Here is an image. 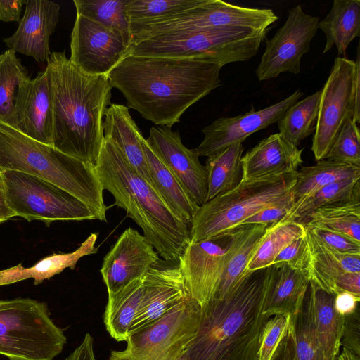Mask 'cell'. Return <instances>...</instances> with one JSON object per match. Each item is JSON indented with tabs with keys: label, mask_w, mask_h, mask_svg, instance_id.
Returning <instances> with one entry per match:
<instances>
[{
	"label": "cell",
	"mask_w": 360,
	"mask_h": 360,
	"mask_svg": "<svg viewBox=\"0 0 360 360\" xmlns=\"http://www.w3.org/2000/svg\"><path fill=\"white\" fill-rule=\"evenodd\" d=\"M13 170L46 180L85 203L106 221L108 208L95 166L36 141L0 120V172Z\"/></svg>",
	"instance_id": "obj_5"
},
{
	"label": "cell",
	"mask_w": 360,
	"mask_h": 360,
	"mask_svg": "<svg viewBox=\"0 0 360 360\" xmlns=\"http://www.w3.org/2000/svg\"><path fill=\"white\" fill-rule=\"evenodd\" d=\"M267 225L246 224L239 243L227 262L213 298L224 297L245 274L246 267L264 235Z\"/></svg>",
	"instance_id": "obj_38"
},
{
	"label": "cell",
	"mask_w": 360,
	"mask_h": 360,
	"mask_svg": "<svg viewBox=\"0 0 360 360\" xmlns=\"http://www.w3.org/2000/svg\"><path fill=\"white\" fill-rule=\"evenodd\" d=\"M127 48L119 32L77 15L69 59L84 72L108 75L125 56Z\"/></svg>",
	"instance_id": "obj_15"
},
{
	"label": "cell",
	"mask_w": 360,
	"mask_h": 360,
	"mask_svg": "<svg viewBox=\"0 0 360 360\" xmlns=\"http://www.w3.org/2000/svg\"><path fill=\"white\" fill-rule=\"evenodd\" d=\"M95 167L103 190L142 229L159 256L178 261L190 242L189 226L175 217L153 187L105 138Z\"/></svg>",
	"instance_id": "obj_4"
},
{
	"label": "cell",
	"mask_w": 360,
	"mask_h": 360,
	"mask_svg": "<svg viewBox=\"0 0 360 360\" xmlns=\"http://www.w3.org/2000/svg\"><path fill=\"white\" fill-rule=\"evenodd\" d=\"M305 233V226L294 221L281 220L268 226L246 267L245 274L271 265L283 248Z\"/></svg>",
	"instance_id": "obj_35"
},
{
	"label": "cell",
	"mask_w": 360,
	"mask_h": 360,
	"mask_svg": "<svg viewBox=\"0 0 360 360\" xmlns=\"http://www.w3.org/2000/svg\"><path fill=\"white\" fill-rule=\"evenodd\" d=\"M360 190L359 178L346 179L326 185L309 195L295 201L281 221H294L303 224L315 210L332 203L351 198Z\"/></svg>",
	"instance_id": "obj_37"
},
{
	"label": "cell",
	"mask_w": 360,
	"mask_h": 360,
	"mask_svg": "<svg viewBox=\"0 0 360 360\" xmlns=\"http://www.w3.org/2000/svg\"><path fill=\"white\" fill-rule=\"evenodd\" d=\"M304 225L328 249L340 254L360 255V243L350 237L321 226Z\"/></svg>",
	"instance_id": "obj_44"
},
{
	"label": "cell",
	"mask_w": 360,
	"mask_h": 360,
	"mask_svg": "<svg viewBox=\"0 0 360 360\" xmlns=\"http://www.w3.org/2000/svg\"><path fill=\"white\" fill-rule=\"evenodd\" d=\"M185 353H186V352L177 360H186V354Z\"/></svg>",
	"instance_id": "obj_57"
},
{
	"label": "cell",
	"mask_w": 360,
	"mask_h": 360,
	"mask_svg": "<svg viewBox=\"0 0 360 360\" xmlns=\"http://www.w3.org/2000/svg\"><path fill=\"white\" fill-rule=\"evenodd\" d=\"M15 217L14 212L9 208L4 193H0V223Z\"/></svg>",
	"instance_id": "obj_54"
},
{
	"label": "cell",
	"mask_w": 360,
	"mask_h": 360,
	"mask_svg": "<svg viewBox=\"0 0 360 360\" xmlns=\"http://www.w3.org/2000/svg\"><path fill=\"white\" fill-rule=\"evenodd\" d=\"M335 360H360L359 355H357L349 349L342 347Z\"/></svg>",
	"instance_id": "obj_55"
},
{
	"label": "cell",
	"mask_w": 360,
	"mask_h": 360,
	"mask_svg": "<svg viewBox=\"0 0 360 360\" xmlns=\"http://www.w3.org/2000/svg\"><path fill=\"white\" fill-rule=\"evenodd\" d=\"M316 335L321 360H335L341 347L344 316L335 309V295L328 292L309 281Z\"/></svg>",
	"instance_id": "obj_27"
},
{
	"label": "cell",
	"mask_w": 360,
	"mask_h": 360,
	"mask_svg": "<svg viewBox=\"0 0 360 360\" xmlns=\"http://www.w3.org/2000/svg\"><path fill=\"white\" fill-rule=\"evenodd\" d=\"M359 307L352 313L344 316V326L341 339V346L349 349L357 355L360 354Z\"/></svg>",
	"instance_id": "obj_47"
},
{
	"label": "cell",
	"mask_w": 360,
	"mask_h": 360,
	"mask_svg": "<svg viewBox=\"0 0 360 360\" xmlns=\"http://www.w3.org/2000/svg\"><path fill=\"white\" fill-rule=\"evenodd\" d=\"M25 0H0V21H20L22 5Z\"/></svg>",
	"instance_id": "obj_51"
},
{
	"label": "cell",
	"mask_w": 360,
	"mask_h": 360,
	"mask_svg": "<svg viewBox=\"0 0 360 360\" xmlns=\"http://www.w3.org/2000/svg\"><path fill=\"white\" fill-rule=\"evenodd\" d=\"M290 317L283 315L271 316L263 328L258 349V360H271L278 343L285 334Z\"/></svg>",
	"instance_id": "obj_43"
},
{
	"label": "cell",
	"mask_w": 360,
	"mask_h": 360,
	"mask_svg": "<svg viewBox=\"0 0 360 360\" xmlns=\"http://www.w3.org/2000/svg\"><path fill=\"white\" fill-rule=\"evenodd\" d=\"M355 60L336 57L321 90L311 151L315 160L325 159L345 120L352 119L354 107Z\"/></svg>",
	"instance_id": "obj_11"
},
{
	"label": "cell",
	"mask_w": 360,
	"mask_h": 360,
	"mask_svg": "<svg viewBox=\"0 0 360 360\" xmlns=\"http://www.w3.org/2000/svg\"><path fill=\"white\" fill-rule=\"evenodd\" d=\"M302 150L279 133L271 134L242 157L241 180L295 172L303 162Z\"/></svg>",
	"instance_id": "obj_22"
},
{
	"label": "cell",
	"mask_w": 360,
	"mask_h": 360,
	"mask_svg": "<svg viewBox=\"0 0 360 360\" xmlns=\"http://www.w3.org/2000/svg\"><path fill=\"white\" fill-rule=\"evenodd\" d=\"M158 261V253L143 235L132 228L124 230L104 257L100 270L108 295L142 279Z\"/></svg>",
	"instance_id": "obj_17"
},
{
	"label": "cell",
	"mask_w": 360,
	"mask_h": 360,
	"mask_svg": "<svg viewBox=\"0 0 360 360\" xmlns=\"http://www.w3.org/2000/svg\"><path fill=\"white\" fill-rule=\"evenodd\" d=\"M306 227V226H305ZM307 229L309 281L323 290L337 295L335 282L345 272H360V255L340 254L328 249Z\"/></svg>",
	"instance_id": "obj_26"
},
{
	"label": "cell",
	"mask_w": 360,
	"mask_h": 360,
	"mask_svg": "<svg viewBox=\"0 0 360 360\" xmlns=\"http://www.w3.org/2000/svg\"><path fill=\"white\" fill-rule=\"evenodd\" d=\"M318 28L326 39L323 53L335 46L338 55L345 56L349 44L360 34V1L335 0Z\"/></svg>",
	"instance_id": "obj_29"
},
{
	"label": "cell",
	"mask_w": 360,
	"mask_h": 360,
	"mask_svg": "<svg viewBox=\"0 0 360 360\" xmlns=\"http://www.w3.org/2000/svg\"><path fill=\"white\" fill-rule=\"evenodd\" d=\"M221 68L198 58L126 56L108 77L129 109L171 128L189 107L221 85Z\"/></svg>",
	"instance_id": "obj_1"
},
{
	"label": "cell",
	"mask_w": 360,
	"mask_h": 360,
	"mask_svg": "<svg viewBox=\"0 0 360 360\" xmlns=\"http://www.w3.org/2000/svg\"><path fill=\"white\" fill-rule=\"evenodd\" d=\"M325 159L360 167V134L352 119L347 118Z\"/></svg>",
	"instance_id": "obj_42"
},
{
	"label": "cell",
	"mask_w": 360,
	"mask_h": 360,
	"mask_svg": "<svg viewBox=\"0 0 360 360\" xmlns=\"http://www.w3.org/2000/svg\"><path fill=\"white\" fill-rule=\"evenodd\" d=\"M188 297L178 265L153 266L143 278L141 302L129 335L158 321Z\"/></svg>",
	"instance_id": "obj_19"
},
{
	"label": "cell",
	"mask_w": 360,
	"mask_h": 360,
	"mask_svg": "<svg viewBox=\"0 0 360 360\" xmlns=\"http://www.w3.org/2000/svg\"><path fill=\"white\" fill-rule=\"evenodd\" d=\"M65 360H96L91 334L86 333L81 343Z\"/></svg>",
	"instance_id": "obj_52"
},
{
	"label": "cell",
	"mask_w": 360,
	"mask_h": 360,
	"mask_svg": "<svg viewBox=\"0 0 360 360\" xmlns=\"http://www.w3.org/2000/svg\"><path fill=\"white\" fill-rule=\"evenodd\" d=\"M148 145L182 183L199 206L207 201V181L205 166L193 149L182 143L179 131L167 127H153L146 139Z\"/></svg>",
	"instance_id": "obj_18"
},
{
	"label": "cell",
	"mask_w": 360,
	"mask_h": 360,
	"mask_svg": "<svg viewBox=\"0 0 360 360\" xmlns=\"http://www.w3.org/2000/svg\"><path fill=\"white\" fill-rule=\"evenodd\" d=\"M0 193H4V185L3 181L0 175Z\"/></svg>",
	"instance_id": "obj_56"
},
{
	"label": "cell",
	"mask_w": 360,
	"mask_h": 360,
	"mask_svg": "<svg viewBox=\"0 0 360 360\" xmlns=\"http://www.w3.org/2000/svg\"><path fill=\"white\" fill-rule=\"evenodd\" d=\"M306 233L294 239L283 248L273 264L284 263L292 269L307 271L309 250Z\"/></svg>",
	"instance_id": "obj_45"
},
{
	"label": "cell",
	"mask_w": 360,
	"mask_h": 360,
	"mask_svg": "<svg viewBox=\"0 0 360 360\" xmlns=\"http://www.w3.org/2000/svg\"><path fill=\"white\" fill-rule=\"evenodd\" d=\"M359 301L360 297L348 292H340L335 297V309L344 316L354 312L359 307Z\"/></svg>",
	"instance_id": "obj_50"
},
{
	"label": "cell",
	"mask_w": 360,
	"mask_h": 360,
	"mask_svg": "<svg viewBox=\"0 0 360 360\" xmlns=\"http://www.w3.org/2000/svg\"><path fill=\"white\" fill-rule=\"evenodd\" d=\"M143 278L108 295L103 323L108 333L117 341H126L129 335L141 302Z\"/></svg>",
	"instance_id": "obj_30"
},
{
	"label": "cell",
	"mask_w": 360,
	"mask_h": 360,
	"mask_svg": "<svg viewBox=\"0 0 360 360\" xmlns=\"http://www.w3.org/2000/svg\"><path fill=\"white\" fill-rule=\"evenodd\" d=\"M269 266L243 274L222 298L200 305L186 360H258Z\"/></svg>",
	"instance_id": "obj_3"
},
{
	"label": "cell",
	"mask_w": 360,
	"mask_h": 360,
	"mask_svg": "<svg viewBox=\"0 0 360 360\" xmlns=\"http://www.w3.org/2000/svg\"><path fill=\"white\" fill-rule=\"evenodd\" d=\"M267 32L239 27L192 28L132 42L126 56L198 58L221 67L244 62L259 51Z\"/></svg>",
	"instance_id": "obj_6"
},
{
	"label": "cell",
	"mask_w": 360,
	"mask_h": 360,
	"mask_svg": "<svg viewBox=\"0 0 360 360\" xmlns=\"http://www.w3.org/2000/svg\"><path fill=\"white\" fill-rule=\"evenodd\" d=\"M143 147L153 188L176 218L190 225L199 206L182 183L143 139Z\"/></svg>",
	"instance_id": "obj_25"
},
{
	"label": "cell",
	"mask_w": 360,
	"mask_h": 360,
	"mask_svg": "<svg viewBox=\"0 0 360 360\" xmlns=\"http://www.w3.org/2000/svg\"><path fill=\"white\" fill-rule=\"evenodd\" d=\"M318 24L319 18L304 13L300 5L290 8L283 25L265 41V50L255 71L258 79H271L283 72L299 74L301 58L310 51Z\"/></svg>",
	"instance_id": "obj_14"
},
{
	"label": "cell",
	"mask_w": 360,
	"mask_h": 360,
	"mask_svg": "<svg viewBox=\"0 0 360 360\" xmlns=\"http://www.w3.org/2000/svg\"><path fill=\"white\" fill-rule=\"evenodd\" d=\"M29 78L15 52L8 49L0 55V120L10 126L19 87Z\"/></svg>",
	"instance_id": "obj_40"
},
{
	"label": "cell",
	"mask_w": 360,
	"mask_h": 360,
	"mask_svg": "<svg viewBox=\"0 0 360 360\" xmlns=\"http://www.w3.org/2000/svg\"><path fill=\"white\" fill-rule=\"evenodd\" d=\"M11 127L31 139L52 146V103L46 70L20 86Z\"/></svg>",
	"instance_id": "obj_20"
},
{
	"label": "cell",
	"mask_w": 360,
	"mask_h": 360,
	"mask_svg": "<svg viewBox=\"0 0 360 360\" xmlns=\"http://www.w3.org/2000/svg\"><path fill=\"white\" fill-rule=\"evenodd\" d=\"M4 193L15 216L27 221L97 219L82 201L65 189L39 177L13 170L0 172Z\"/></svg>",
	"instance_id": "obj_9"
},
{
	"label": "cell",
	"mask_w": 360,
	"mask_h": 360,
	"mask_svg": "<svg viewBox=\"0 0 360 360\" xmlns=\"http://www.w3.org/2000/svg\"><path fill=\"white\" fill-rule=\"evenodd\" d=\"M243 143L229 146L206 160L207 200L235 187L242 178Z\"/></svg>",
	"instance_id": "obj_32"
},
{
	"label": "cell",
	"mask_w": 360,
	"mask_h": 360,
	"mask_svg": "<svg viewBox=\"0 0 360 360\" xmlns=\"http://www.w3.org/2000/svg\"><path fill=\"white\" fill-rule=\"evenodd\" d=\"M337 294L348 292L360 297V272H345L335 282Z\"/></svg>",
	"instance_id": "obj_49"
},
{
	"label": "cell",
	"mask_w": 360,
	"mask_h": 360,
	"mask_svg": "<svg viewBox=\"0 0 360 360\" xmlns=\"http://www.w3.org/2000/svg\"><path fill=\"white\" fill-rule=\"evenodd\" d=\"M127 0H74L77 15H82L120 33L129 47V21L125 11Z\"/></svg>",
	"instance_id": "obj_39"
},
{
	"label": "cell",
	"mask_w": 360,
	"mask_h": 360,
	"mask_svg": "<svg viewBox=\"0 0 360 360\" xmlns=\"http://www.w3.org/2000/svg\"><path fill=\"white\" fill-rule=\"evenodd\" d=\"M67 338L46 303L30 298L0 300V354L9 360H53Z\"/></svg>",
	"instance_id": "obj_8"
},
{
	"label": "cell",
	"mask_w": 360,
	"mask_h": 360,
	"mask_svg": "<svg viewBox=\"0 0 360 360\" xmlns=\"http://www.w3.org/2000/svg\"><path fill=\"white\" fill-rule=\"evenodd\" d=\"M309 284L306 270L295 269L284 263L270 265L262 314L293 316L303 302Z\"/></svg>",
	"instance_id": "obj_23"
},
{
	"label": "cell",
	"mask_w": 360,
	"mask_h": 360,
	"mask_svg": "<svg viewBox=\"0 0 360 360\" xmlns=\"http://www.w3.org/2000/svg\"><path fill=\"white\" fill-rule=\"evenodd\" d=\"M302 95L303 92L297 90L285 99L259 110L252 108L245 114L217 119L202 129L204 138L193 150L198 157L208 158L232 144L243 143L253 133L277 123Z\"/></svg>",
	"instance_id": "obj_16"
},
{
	"label": "cell",
	"mask_w": 360,
	"mask_h": 360,
	"mask_svg": "<svg viewBox=\"0 0 360 360\" xmlns=\"http://www.w3.org/2000/svg\"><path fill=\"white\" fill-rule=\"evenodd\" d=\"M303 224L321 226L360 243V190L348 200L315 210Z\"/></svg>",
	"instance_id": "obj_31"
},
{
	"label": "cell",
	"mask_w": 360,
	"mask_h": 360,
	"mask_svg": "<svg viewBox=\"0 0 360 360\" xmlns=\"http://www.w3.org/2000/svg\"><path fill=\"white\" fill-rule=\"evenodd\" d=\"M98 234L91 233L74 252L53 254L37 262L28 268L22 264L0 271V286L17 283L27 278H34V284L38 285L44 280L61 273L66 268L73 269L79 259L84 256L98 252L96 243Z\"/></svg>",
	"instance_id": "obj_28"
},
{
	"label": "cell",
	"mask_w": 360,
	"mask_h": 360,
	"mask_svg": "<svg viewBox=\"0 0 360 360\" xmlns=\"http://www.w3.org/2000/svg\"><path fill=\"white\" fill-rule=\"evenodd\" d=\"M360 178V167L323 159L311 166L302 167L297 172L292 189L295 201L307 196L321 188L346 179Z\"/></svg>",
	"instance_id": "obj_33"
},
{
	"label": "cell",
	"mask_w": 360,
	"mask_h": 360,
	"mask_svg": "<svg viewBox=\"0 0 360 360\" xmlns=\"http://www.w3.org/2000/svg\"><path fill=\"white\" fill-rule=\"evenodd\" d=\"M356 62V75L354 81V107L352 121L356 124H359L360 120L359 112V101H360V61H359V46L357 48V56Z\"/></svg>",
	"instance_id": "obj_53"
},
{
	"label": "cell",
	"mask_w": 360,
	"mask_h": 360,
	"mask_svg": "<svg viewBox=\"0 0 360 360\" xmlns=\"http://www.w3.org/2000/svg\"><path fill=\"white\" fill-rule=\"evenodd\" d=\"M278 19L271 9L243 7L220 0H202L197 6L169 20L142 28L139 37L212 27H239L267 32Z\"/></svg>",
	"instance_id": "obj_13"
},
{
	"label": "cell",
	"mask_w": 360,
	"mask_h": 360,
	"mask_svg": "<svg viewBox=\"0 0 360 360\" xmlns=\"http://www.w3.org/2000/svg\"><path fill=\"white\" fill-rule=\"evenodd\" d=\"M200 304L187 297L154 323L129 335L123 350H112L107 360H177L194 338Z\"/></svg>",
	"instance_id": "obj_10"
},
{
	"label": "cell",
	"mask_w": 360,
	"mask_h": 360,
	"mask_svg": "<svg viewBox=\"0 0 360 360\" xmlns=\"http://www.w3.org/2000/svg\"><path fill=\"white\" fill-rule=\"evenodd\" d=\"M45 70L52 103V146L96 166L104 140L103 117L111 104L113 87L108 75L84 72L65 51L51 53Z\"/></svg>",
	"instance_id": "obj_2"
},
{
	"label": "cell",
	"mask_w": 360,
	"mask_h": 360,
	"mask_svg": "<svg viewBox=\"0 0 360 360\" xmlns=\"http://www.w3.org/2000/svg\"><path fill=\"white\" fill-rule=\"evenodd\" d=\"M129 110L122 104L108 106L103 122L104 138L115 144L134 169L153 186L143 147L144 137Z\"/></svg>",
	"instance_id": "obj_24"
},
{
	"label": "cell",
	"mask_w": 360,
	"mask_h": 360,
	"mask_svg": "<svg viewBox=\"0 0 360 360\" xmlns=\"http://www.w3.org/2000/svg\"><path fill=\"white\" fill-rule=\"evenodd\" d=\"M60 6L48 0H28L15 32L3 39L10 50L33 57L37 62L50 57L49 39L59 20Z\"/></svg>",
	"instance_id": "obj_21"
},
{
	"label": "cell",
	"mask_w": 360,
	"mask_h": 360,
	"mask_svg": "<svg viewBox=\"0 0 360 360\" xmlns=\"http://www.w3.org/2000/svg\"><path fill=\"white\" fill-rule=\"evenodd\" d=\"M290 324L295 338L296 360H321L308 288L299 310L290 317Z\"/></svg>",
	"instance_id": "obj_41"
},
{
	"label": "cell",
	"mask_w": 360,
	"mask_h": 360,
	"mask_svg": "<svg viewBox=\"0 0 360 360\" xmlns=\"http://www.w3.org/2000/svg\"><path fill=\"white\" fill-rule=\"evenodd\" d=\"M244 225L227 236L198 243L189 242L178 266L189 296L200 305L212 299L221 276L241 238Z\"/></svg>",
	"instance_id": "obj_12"
},
{
	"label": "cell",
	"mask_w": 360,
	"mask_h": 360,
	"mask_svg": "<svg viewBox=\"0 0 360 360\" xmlns=\"http://www.w3.org/2000/svg\"><path fill=\"white\" fill-rule=\"evenodd\" d=\"M321 90L297 101L277 122L279 134L289 143L298 147L301 141L314 130L316 123Z\"/></svg>",
	"instance_id": "obj_36"
},
{
	"label": "cell",
	"mask_w": 360,
	"mask_h": 360,
	"mask_svg": "<svg viewBox=\"0 0 360 360\" xmlns=\"http://www.w3.org/2000/svg\"><path fill=\"white\" fill-rule=\"evenodd\" d=\"M297 172L240 180L207 200L192 220L190 242L226 236L262 209L293 198Z\"/></svg>",
	"instance_id": "obj_7"
},
{
	"label": "cell",
	"mask_w": 360,
	"mask_h": 360,
	"mask_svg": "<svg viewBox=\"0 0 360 360\" xmlns=\"http://www.w3.org/2000/svg\"><path fill=\"white\" fill-rule=\"evenodd\" d=\"M201 1L127 0L125 11L131 37L142 28L169 20L197 6Z\"/></svg>",
	"instance_id": "obj_34"
},
{
	"label": "cell",
	"mask_w": 360,
	"mask_h": 360,
	"mask_svg": "<svg viewBox=\"0 0 360 360\" xmlns=\"http://www.w3.org/2000/svg\"><path fill=\"white\" fill-rule=\"evenodd\" d=\"M271 360H296L295 338L290 324L280 340Z\"/></svg>",
	"instance_id": "obj_48"
},
{
	"label": "cell",
	"mask_w": 360,
	"mask_h": 360,
	"mask_svg": "<svg viewBox=\"0 0 360 360\" xmlns=\"http://www.w3.org/2000/svg\"><path fill=\"white\" fill-rule=\"evenodd\" d=\"M294 202V198H290L283 202L266 207L246 219L242 225L260 224L269 226L276 223L287 214Z\"/></svg>",
	"instance_id": "obj_46"
}]
</instances>
